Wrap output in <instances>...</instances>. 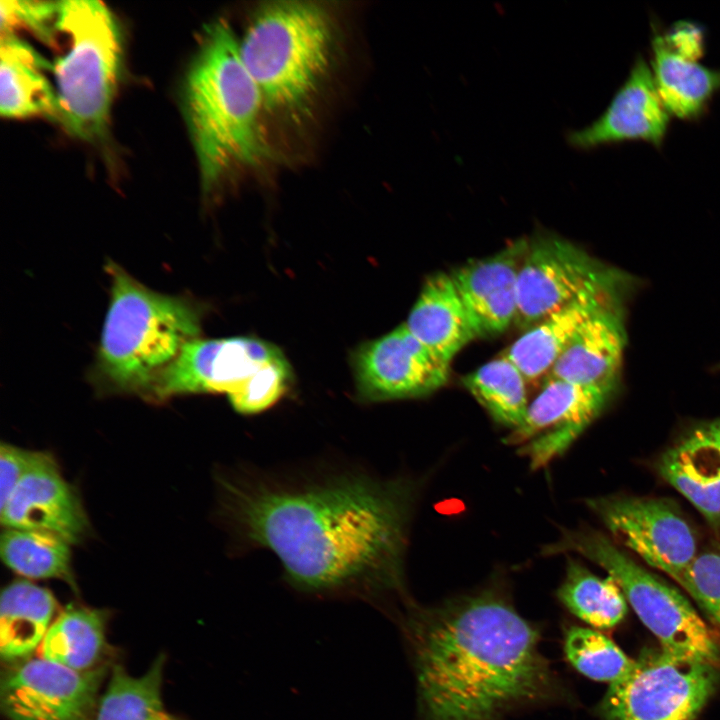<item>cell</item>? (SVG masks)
Wrapping results in <instances>:
<instances>
[{"label": "cell", "mask_w": 720, "mask_h": 720, "mask_svg": "<svg viewBox=\"0 0 720 720\" xmlns=\"http://www.w3.org/2000/svg\"><path fill=\"white\" fill-rule=\"evenodd\" d=\"M223 508L249 543L272 551L288 582L310 593L403 592L413 488L342 475L298 484L223 483Z\"/></svg>", "instance_id": "1"}, {"label": "cell", "mask_w": 720, "mask_h": 720, "mask_svg": "<svg viewBox=\"0 0 720 720\" xmlns=\"http://www.w3.org/2000/svg\"><path fill=\"white\" fill-rule=\"evenodd\" d=\"M404 627L426 720H494L559 692L538 630L499 592L411 606Z\"/></svg>", "instance_id": "2"}, {"label": "cell", "mask_w": 720, "mask_h": 720, "mask_svg": "<svg viewBox=\"0 0 720 720\" xmlns=\"http://www.w3.org/2000/svg\"><path fill=\"white\" fill-rule=\"evenodd\" d=\"M181 107L207 196L238 169L266 157L259 125L261 93L226 20L217 19L203 30L185 74Z\"/></svg>", "instance_id": "3"}, {"label": "cell", "mask_w": 720, "mask_h": 720, "mask_svg": "<svg viewBox=\"0 0 720 720\" xmlns=\"http://www.w3.org/2000/svg\"><path fill=\"white\" fill-rule=\"evenodd\" d=\"M110 303L92 369L105 392L148 398L186 343L199 337L202 310L191 298L156 292L113 261Z\"/></svg>", "instance_id": "4"}, {"label": "cell", "mask_w": 720, "mask_h": 720, "mask_svg": "<svg viewBox=\"0 0 720 720\" xmlns=\"http://www.w3.org/2000/svg\"><path fill=\"white\" fill-rule=\"evenodd\" d=\"M336 28L318 2L268 1L252 14L239 39L241 58L261 93L263 108L300 115L333 62Z\"/></svg>", "instance_id": "5"}, {"label": "cell", "mask_w": 720, "mask_h": 720, "mask_svg": "<svg viewBox=\"0 0 720 720\" xmlns=\"http://www.w3.org/2000/svg\"><path fill=\"white\" fill-rule=\"evenodd\" d=\"M59 33L68 48L53 65L57 121L73 137L96 143L108 134L123 64V39L112 11L97 0L60 1Z\"/></svg>", "instance_id": "6"}, {"label": "cell", "mask_w": 720, "mask_h": 720, "mask_svg": "<svg viewBox=\"0 0 720 720\" xmlns=\"http://www.w3.org/2000/svg\"><path fill=\"white\" fill-rule=\"evenodd\" d=\"M568 552L594 562L616 580L662 649L720 667L719 636L688 599L632 560L610 538L590 529H563L559 538L542 550L544 555Z\"/></svg>", "instance_id": "7"}, {"label": "cell", "mask_w": 720, "mask_h": 720, "mask_svg": "<svg viewBox=\"0 0 720 720\" xmlns=\"http://www.w3.org/2000/svg\"><path fill=\"white\" fill-rule=\"evenodd\" d=\"M719 680L718 666L648 648L609 685L597 713L601 720H696Z\"/></svg>", "instance_id": "8"}, {"label": "cell", "mask_w": 720, "mask_h": 720, "mask_svg": "<svg viewBox=\"0 0 720 720\" xmlns=\"http://www.w3.org/2000/svg\"><path fill=\"white\" fill-rule=\"evenodd\" d=\"M614 543L675 582L698 552L695 531L677 505L664 498L605 496L587 500Z\"/></svg>", "instance_id": "9"}, {"label": "cell", "mask_w": 720, "mask_h": 720, "mask_svg": "<svg viewBox=\"0 0 720 720\" xmlns=\"http://www.w3.org/2000/svg\"><path fill=\"white\" fill-rule=\"evenodd\" d=\"M611 271L562 237L545 234L528 240L517 277L515 326L530 329Z\"/></svg>", "instance_id": "10"}, {"label": "cell", "mask_w": 720, "mask_h": 720, "mask_svg": "<svg viewBox=\"0 0 720 720\" xmlns=\"http://www.w3.org/2000/svg\"><path fill=\"white\" fill-rule=\"evenodd\" d=\"M615 390L547 377L522 425L504 439L532 470L562 455L600 415Z\"/></svg>", "instance_id": "11"}, {"label": "cell", "mask_w": 720, "mask_h": 720, "mask_svg": "<svg viewBox=\"0 0 720 720\" xmlns=\"http://www.w3.org/2000/svg\"><path fill=\"white\" fill-rule=\"evenodd\" d=\"M449 366L404 323L362 344L353 356L357 394L369 403L427 396L447 383Z\"/></svg>", "instance_id": "12"}, {"label": "cell", "mask_w": 720, "mask_h": 720, "mask_svg": "<svg viewBox=\"0 0 720 720\" xmlns=\"http://www.w3.org/2000/svg\"><path fill=\"white\" fill-rule=\"evenodd\" d=\"M285 357L272 343L254 337L196 338L153 386L148 400L195 393L232 392L263 366Z\"/></svg>", "instance_id": "13"}, {"label": "cell", "mask_w": 720, "mask_h": 720, "mask_svg": "<svg viewBox=\"0 0 720 720\" xmlns=\"http://www.w3.org/2000/svg\"><path fill=\"white\" fill-rule=\"evenodd\" d=\"M103 675L101 668L79 672L40 657L29 659L3 674L1 709L8 720H84Z\"/></svg>", "instance_id": "14"}, {"label": "cell", "mask_w": 720, "mask_h": 720, "mask_svg": "<svg viewBox=\"0 0 720 720\" xmlns=\"http://www.w3.org/2000/svg\"><path fill=\"white\" fill-rule=\"evenodd\" d=\"M669 123L670 114L656 90L651 66L640 56L604 112L584 128L567 131L565 139L579 151L632 140L660 147Z\"/></svg>", "instance_id": "15"}, {"label": "cell", "mask_w": 720, "mask_h": 720, "mask_svg": "<svg viewBox=\"0 0 720 720\" xmlns=\"http://www.w3.org/2000/svg\"><path fill=\"white\" fill-rule=\"evenodd\" d=\"M527 246V239L515 240L450 272L476 338L497 336L514 323L517 277Z\"/></svg>", "instance_id": "16"}, {"label": "cell", "mask_w": 720, "mask_h": 720, "mask_svg": "<svg viewBox=\"0 0 720 720\" xmlns=\"http://www.w3.org/2000/svg\"><path fill=\"white\" fill-rule=\"evenodd\" d=\"M0 512L5 528L48 531L71 544L78 542L88 529V519L78 495L46 452Z\"/></svg>", "instance_id": "17"}, {"label": "cell", "mask_w": 720, "mask_h": 720, "mask_svg": "<svg viewBox=\"0 0 720 720\" xmlns=\"http://www.w3.org/2000/svg\"><path fill=\"white\" fill-rule=\"evenodd\" d=\"M622 296L614 291L587 317L547 377L616 389L627 339Z\"/></svg>", "instance_id": "18"}, {"label": "cell", "mask_w": 720, "mask_h": 720, "mask_svg": "<svg viewBox=\"0 0 720 720\" xmlns=\"http://www.w3.org/2000/svg\"><path fill=\"white\" fill-rule=\"evenodd\" d=\"M624 282L623 275L612 270L572 302L524 331L505 355L527 381L548 376L582 323L611 293L624 287Z\"/></svg>", "instance_id": "19"}, {"label": "cell", "mask_w": 720, "mask_h": 720, "mask_svg": "<svg viewBox=\"0 0 720 720\" xmlns=\"http://www.w3.org/2000/svg\"><path fill=\"white\" fill-rule=\"evenodd\" d=\"M658 470L713 528H720V444L708 423L668 449Z\"/></svg>", "instance_id": "20"}, {"label": "cell", "mask_w": 720, "mask_h": 720, "mask_svg": "<svg viewBox=\"0 0 720 720\" xmlns=\"http://www.w3.org/2000/svg\"><path fill=\"white\" fill-rule=\"evenodd\" d=\"M404 324L419 342L449 365L476 339L450 273L436 272L425 280Z\"/></svg>", "instance_id": "21"}, {"label": "cell", "mask_w": 720, "mask_h": 720, "mask_svg": "<svg viewBox=\"0 0 720 720\" xmlns=\"http://www.w3.org/2000/svg\"><path fill=\"white\" fill-rule=\"evenodd\" d=\"M51 65L15 34L1 35L0 112L8 119L58 117V98L46 77Z\"/></svg>", "instance_id": "22"}, {"label": "cell", "mask_w": 720, "mask_h": 720, "mask_svg": "<svg viewBox=\"0 0 720 720\" xmlns=\"http://www.w3.org/2000/svg\"><path fill=\"white\" fill-rule=\"evenodd\" d=\"M651 63L658 95L668 113L677 118L697 119L720 91V70L675 53L659 33L652 39Z\"/></svg>", "instance_id": "23"}, {"label": "cell", "mask_w": 720, "mask_h": 720, "mask_svg": "<svg viewBox=\"0 0 720 720\" xmlns=\"http://www.w3.org/2000/svg\"><path fill=\"white\" fill-rule=\"evenodd\" d=\"M57 602L46 588L28 580L7 585L0 599V654L21 660L37 651L48 631Z\"/></svg>", "instance_id": "24"}, {"label": "cell", "mask_w": 720, "mask_h": 720, "mask_svg": "<svg viewBox=\"0 0 720 720\" xmlns=\"http://www.w3.org/2000/svg\"><path fill=\"white\" fill-rule=\"evenodd\" d=\"M103 610L69 606L51 623L38 657L79 672L94 669L105 645Z\"/></svg>", "instance_id": "25"}, {"label": "cell", "mask_w": 720, "mask_h": 720, "mask_svg": "<svg viewBox=\"0 0 720 720\" xmlns=\"http://www.w3.org/2000/svg\"><path fill=\"white\" fill-rule=\"evenodd\" d=\"M557 595L572 614L597 630L615 627L627 613L628 602L616 580L608 574L599 577L571 557Z\"/></svg>", "instance_id": "26"}, {"label": "cell", "mask_w": 720, "mask_h": 720, "mask_svg": "<svg viewBox=\"0 0 720 720\" xmlns=\"http://www.w3.org/2000/svg\"><path fill=\"white\" fill-rule=\"evenodd\" d=\"M71 543L48 531L5 528L1 534L3 562L16 574L30 579H61L72 587Z\"/></svg>", "instance_id": "27"}, {"label": "cell", "mask_w": 720, "mask_h": 720, "mask_svg": "<svg viewBox=\"0 0 720 720\" xmlns=\"http://www.w3.org/2000/svg\"><path fill=\"white\" fill-rule=\"evenodd\" d=\"M526 378L505 355L463 377L462 383L497 423L515 430L524 422L529 401Z\"/></svg>", "instance_id": "28"}, {"label": "cell", "mask_w": 720, "mask_h": 720, "mask_svg": "<svg viewBox=\"0 0 720 720\" xmlns=\"http://www.w3.org/2000/svg\"><path fill=\"white\" fill-rule=\"evenodd\" d=\"M165 657L159 655L141 676L115 665L95 720H177L164 708L161 685Z\"/></svg>", "instance_id": "29"}, {"label": "cell", "mask_w": 720, "mask_h": 720, "mask_svg": "<svg viewBox=\"0 0 720 720\" xmlns=\"http://www.w3.org/2000/svg\"><path fill=\"white\" fill-rule=\"evenodd\" d=\"M568 662L589 679L610 684L625 677L635 659L629 658L610 638L597 629L571 626L564 634Z\"/></svg>", "instance_id": "30"}, {"label": "cell", "mask_w": 720, "mask_h": 720, "mask_svg": "<svg viewBox=\"0 0 720 720\" xmlns=\"http://www.w3.org/2000/svg\"><path fill=\"white\" fill-rule=\"evenodd\" d=\"M291 380V367L283 357L260 368L227 397L237 412L259 413L274 405L286 393Z\"/></svg>", "instance_id": "31"}, {"label": "cell", "mask_w": 720, "mask_h": 720, "mask_svg": "<svg viewBox=\"0 0 720 720\" xmlns=\"http://www.w3.org/2000/svg\"><path fill=\"white\" fill-rule=\"evenodd\" d=\"M677 583L720 629V546L699 552Z\"/></svg>", "instance_id": "32"}, {"label": "cell", "mask_w": 720, "mask_h": 720, "mask_svg": "<svg viewBox=\"0 0 720 720\" xmlns=\"http://www.w3.org/2000/svg\"><path fill=\"white\" fill-rule=\"evenodd\" d=\"M60 1H1V35L14 34L17 27L29 29L38 38L52 45L58 33Z\"/></svg>", "instance_id": "33"}, {"label": "cell", "mask_w": 720, "mask_h": 720, "mask_svg": "<svg viewBox=\"0 0 720 720\" xmlns=\"http://www.w3.org/2000/svg\"><path fill=\"white\" fill-rule=\"evenodd\" d=\"M45 452L31 451L8 443L0 446V508Z\"/></svg>", "instance_id": "34"}, {"label": "cell", "mask_w": 720, "mask_h": 720, "mask_svg": "<svg viewBox=\"0 0 720 720\" xmlns=\"http://www.w3.org/2000/svg\"><path fill=\"white\" fill-rule=\"evenodd\" d=\"M666 45L675 53L697 61L704 53V32L698 25L681 21L662 35Z\"/></svg>", "instance_id": "35"}, {"label": "cell", "mask_w": 720, "mask_h": 720, "mask_svg": "<svg viewBox=\"0 0 720 720\" xmlns=\"http://www.w3.org/2000/svg\"><path fill=\"white\" fill-rule=\"evenodd\" d=\"M709 427L714 434L716 440L720 444V418L713 420L711 422H708Z\"/></svg>", "instance_id": "36"}]
</instances>
